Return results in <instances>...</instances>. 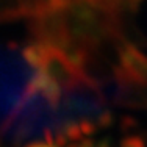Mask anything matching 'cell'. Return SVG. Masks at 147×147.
<instances>
[{
    "label": "cell",
    "mask_w": 147,
    "mask_h": 147,
    "mask_svg": "<svg viewBox=\"0 0 147 147\" xmlns=\"http://www.w3.org/2000/svg\"><path fill=\"white\" fill-rule=\"evenodd\" d=\"M63 144H64L63 141H53L49 136L47 141H36V142H31V144L25 146V147H63Z\"/></svg>",
    "instance_id": "6da1fadb"
},
{
    "label": "cell",
    "mask_w": 147,
    "mask_h": 147,
    "mask_svg": "<svg viewBox=\"0 0 147 147\" xmlns=\"http://www.w3.org/2000/svg\"><path fill=\"white\" fill-rule=\"evenodd\" d=\"M100 147H108V146H100Z\"/></svg>",
    "instance_id": "7a4b0ae2"
}]
</instances>
